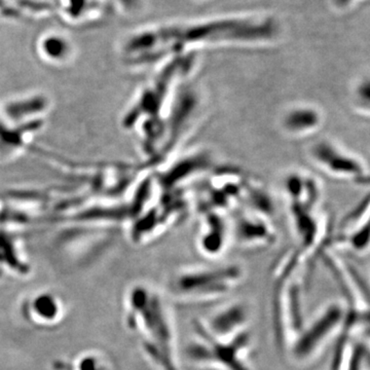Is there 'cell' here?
I'll return each mask as SVG.
<instances>
[{"label": "cell", "instance_id": "4fadbf2b", "mask_svg": "<svg viewBox=\"0 0 370 370\" xmlns=\"http://www.w3.org/2000/svg\"><path fill=\"white\" fill-rule=\"evenodd\" d=\"M370 82L369 77L356 82L353 90L352 100L355 111L369 118L370 105Z\"/></svg>", "mask_w": 370, "mask_h": 370}, {"label": "cell", "instance_id": "52a82bcc", "mask_svg": "<svg viewBox=\"0 0 370 370\" xmlns=\"http://www.w3.org/2000/svg\"><path fill=\"white\" fill-rule=\"evenodd\" d=\"M213 166L214 162L208 150H194L167 167L164 172L158 175L156 183L162 190L185 189L186 183L211 172Z\"/></svg>", "mask_w": 370, "mask_h": 370}, {"label": "cell", "instance_id": "7c38bea8", "mask_svg": "<svg viewBox=\"0 0 370 370\" xmlns=\"http://www.w3.org/2000/svg\"><path fill=\"white\" fill-rule=\"evenodd\" d=\"M26 312L37 324H56L63 315L62 302L53 293H40L27 302Z\"/></svg>", "mask_w": 370, "mask_h": 370}, {"label": "cell", "instance_id": "e0dca14e", "mask_svg": "<svg viewBox=\"0 0 370 370\" xmlns=\"http://www.w3.org/2000/svg\"><path fill=\"white\" fill-rule=\"evenodd\" d=\"M334 1H335V3L337 4V6H348V4L350 3L351 0H334Z\"/></svg>", "mask_w": 370, "mask_h": 370}, {"label": "cell", "instance_id": "30bf717a", "mask_svg": "<svg viewBox=\"0 0 370 370\" xmlns=\"http://www.w3.org/2000/svg\"><path fill=\"white\" fill-rule=\"evenodd\" d=\"M324 124V114L312 104L289 107L281 118V129L293 138H306L316 134Z\"/></svg>", "mask_w": 370, "mask_h": 370}, {"label": "cell", "instance_id": "9c48e42d", "mask_svg": "<svg viewBox=\"0 0 370 370\" xmlns=\"http://www.w3.org/2000/svg\"><path fill=\"white\" fill-rule=\"evenodd\" d=\"M201 232L198 245L207 257H217L223 252L230 234L226 213L215 210L201 211Z\"/></svg>", "mask_w": 370, "mask_h": 370}, {"label": "cell", "instance_id": "3957f363", "mask_svg": "<svg viewBox=\"0 0 370 370\" xmlns=\"http://www.w3.org/2000/svg\"><path fill=\"white\" fill-rule=\"evenodd\" d=\"M194 329L200 340L188 346L186 350V356L190 360L223 370H250L245 361V353L251 344L248 331L222 340L211 335L200 321H194Z\"/></svg>", "mask_w": 370, "mask_h": 370}, {"label": "cell", "instance_id": "277c9868", "mask_svg": "<svg viewBox=\"0 0 370 370\" xmlns=\"http://www.w3.org/2000/svg\"><path fill=\"white\" fill-rule=\"evenodd\" d=\"M308 158L321 172L336 181L369 186V170L359 156L333 141L321 139L308 148Z\"/></svg>", "mask_w": 370, "mask_h": 370}, {"label": "cell", "instance_id": "ba28073f", "mask_svg": "<svg viewBox=\"0 0 370 370\" xmlns=\"http://www.w3.org/2000/svg\"><path fill=\"white\" fill-rule=\"evenodd\" d=\"M230 232L239 244L246 247H262L272 245L276 234L270 222V216L255 211L237 209L230 222Z\"/></svg>", "mask_w": 370, "mask_h": 370}, {"label": "cell", "instance_id": "2e32d148", "mask_svg": "<svg viewBox=\"0 0 370 370\" xmlns=\"http://www.w3.org/2000/svg\"><path fill=\"white\" fill-rule=\"evenodd\" d=\"M342 360H344V356H342V354L334 353V358L331 370H342Z\"/></svg>", "mask_w": 370, "mask_h": 370}, {"label": "cell", "instance_id": "8992f818", "mask_svg": "<svg viewBox=\"0 0 370 370\" xmlns=\"http://www.w3.org/2000/svg\"><path fill=\"white\" fill-rule=\"evenodd\" d=\"M348 312L340 304H333L318 317L308 329H304L293 346V356L304 360L314 355L317 350L337 329L342 331L346 323Z\"/></svg>", "mask_w": 370, "mask_h": 370}, {"label": "cell", "instance_id": "5bb4252c", "mask_svg": "<svg viewBox=\"0 0 370 370\" xmlns=\"http://www.w3.org/2000/svg\"><path fill=\"white\" fill-rule=\"evenodd\" d=\"M67 44H65L62 40L50 39L46 40L44 46V50L46 53L48 59L53 61L65 60V56L67 57Z\"/></svg>", "mask_w": 370, "mask_h": 370}, {"label": "cell", "instance_id": "6da1fadb", "mask_svg": "<svg viewBox=\"0 0 370 370\" xmlns=\"http://www.w3.org/2000/svg\"><path fill=\"white\" fill-rule=\"evenodd\" d=\"M277 27L272 20L230 19L196 25L166 27L140 35L133 41V52L141 60H156L167 55L185 54L188 46L217 42H257L272 39Z\"/></svg>", "mask_w": 370, "mask_h": 370}, {"label": "cell", "instance_id": "9a60e30c", "mask_svg": "<svg viewBox=\"0 0 370 370\" xmlns=\"http://www.w3.org/2000/svg\"><path fill=\"white\" fill-rule=\"evenodd\" d=\"M76 370H109V367L98 355H90L82 357L77 361Z\"/></svg>", "mask_w": 370, "mask_h": 370}, {"label": "cell", "instance_id": "8fae6325", "mask_svg": "<svg viewBox=\"0 0 370 370\" xmlns=\"http://www.w3.org/2000/svg\"><path fill=\"white\" fill-rule=\"evenodd\" d=\"M248 316L246 304H234L211 317L208 324L203 325L211 335L223 340L245 331Z\"/></svg>", "mask_w": 370, "mask_h": 370}, {"label": "cell", "instance_id": "7a4b0ae2", "mask_svg": "<svg viewBox=\"0 0 370 370\" xmlns=\"http://www.w3.org/2000/svg\"><path fill=\"white\" fill-rule=\"evenodd\" d=\"M127 322L158 369L178 370L172 322L158 293L141 285L133 287L127 297Z\"/></svg>", "mask_w": 370, "mask_h": 370}, {"label": "cell", "instance_id": "5b68a950", "mask_svg": "<svg viewBox=\"0 0 370 370\" xmlns=\"http://www.w3.org/2000/svg\"><path fill=\"white\" fill-rule=\"evenodd\" d=\"M241 278L242 270L239 266L186 270L173 280L172 289L181 297L208 299L228 295Z\"/></svg>", "mask_w": 370, "mask_h": 370}]
</instances>
